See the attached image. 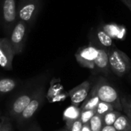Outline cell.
<instances>
[{
	"label": "cell",
	"instance_id": "obj_7",
	"mask_svg": "<svg viewBox=\"0 0 131 131\" xmlns=\"http://www.w3.org/2000/svg\"><path fill=\"white\" fill-rule=\"evenodd\" d=\"M0 17L3 28L8 37L18 21L16 0H0Z\"/></svg>",
	"mask_w": 131,
	"mask_h": 131
},
{
	"label": "cell",
	"instance_id": "obj_2",
	"mask_svg": "<svg viewBox=\"0 0 131 131\" xmlns=\"http://www.w3.org/2000/svg\"><path fill=\"white\" fill-rule=\"evenodd\" d=\"M90 92L97 95L101 101L111 104L114 108L123 111L121 97L117 91L104 78H99Z\"/></svg>",
	"mask_w": 131,
	"mask_h": 131
},
{
	"label": "cell",
	"instance_id": "obj_13",
	"mask_svg": "<svg viewBox=\"0 0 131 131\" xmlns=\"http://www.w3.org/2000/svg\"><path fill=\"white\" fill-rule=\"evenodd\" d=\"M95 37L98 42L106 48H109L111 46L113 45V40L111 37L109 35L107 31L104 29L102 26H99L96 29Z\"/></svg>",
	"mask_w": 131,
	"mask_h": 131
},
{
	"label": "cell",
	"instance_id": "obj_15",
	"mask_svg": "<svg viewBox=\"0 0 131 131\" xmlns=\"http://www.w3.org/2000/svg\"><path fill=\"white\" fill-rule=\"evenodd\" d=\"M100 99L99 97L92 94V93H89L88 96L87 97V98L83 101V104L81 105V107H80L81 111H84V110H95L97 104L100 102Z\"/></svg>",
	"mask_w": 131,
	"mask_h": 131
},
{
	"label": "cell",
	"instance_id": "obj_31",
	"mask_svg": "<svg viewBox=\"0 0 131 131\" xmlns=\"http://www.w3.org/2000/svg\"><path fill=\"white\" fill-rule=\"evenodd\" d=\"M130 131H131V130H130Z\"/></svg>",
	"mask_w": 131,
	"mask_h": 131
},
{
	"label": "cell",
	"instance_id": "obj_4",
	"mask_svg": "<svg viewBox=\"0 0 131 131\" xmlns=\"http://www.w3.org/2000/svg\"><path fill=\"white\" fill-rule=\"evenodd\" d=\"M41 7V0H19L17 5V18L25 22L30 29L36 21Z\"/></svg>",
	"mask_w": 131,
	"mask_h": 131
},
{
	"label": "cell",
	"instance_id": "obj_11",
	"mask_svg": "<svg viewBox=\"0 0 131 131\" xmlns=\"http://www.w3.org/2000/svg\"><path fill=\"white\" fill-rule=\"evenodd\" d=\"M98 53L94 61V70L97 72L102 73L104 75H108L111 68L109 64L108 49L102 46L97 41Z\"/></svg>",
	"mask_w": 131,
	"mask_h": 131
},
{
	"label": "cell",
	"instance_id": "obj_1",
	"mask_svg": "<svg viewBox=\"0 0 131 131\" xmlns=\"http://www.w3.org/2000/svg\"><path fill=\"white\" fill-rule=\"evenodd\" d=\"M51 72L46 71L27 80L18 92L13 97L8 105V116L10 118L17 120L25 108L28 105L35 94L40 84L47 78H50Z\"/></svg>",
	"mask_w": 131,
	"mask_h": 131
},
{
	"label": "cell",
	"instance_id": "obj_22",
	"mask_svg": "<svg viewBox=\"0 0 131 131\" xmlns=\"http://www.w3.org/2000/svg\"><path fill=\"white\" fill-rule=\"evenodd\" d=\"M121 104H122L123 110L124 111L126 115L128 117V118H129V120H130L131 124V110L130 108V107H129L127 99L125 97H121Z\"/></svg>",
	"mask_w": 131,
	"mask_h": 131
},
{
	"label": "cell",
	"instance_id": "obj_29",
	"mask_svg": "<svg viewBox=\"0 0 131 131\" xmlns=\"http://www.w3.org/2000/svg\"><path fill=\"white\" fill-rule=\"evenodd\" d=\"M54 131H68L65 128H64V129H60V130H54Z\"/></svg>",
	"mask_w": 131,
	"mask_h": 131
},
{
	"label": "cell",
	"instance_id": "obj_23",
	"mask_svg": "<svg viewBox=\"0 0 131 131\" xmlns=\"http://www.w3.org/2000/svg\"><path fill=\"white\" fill-rule=\"evenodd\" d=\"M0 131H13V127H12L10 118L6 121V123L5 124V125L3 126V127Z\"/></svg>",
	"mask_w": 131,
	"mask_h": 131
},
{
	"label": "cell",
	"instance_id": "obj_5",
	"mask_svg": "<svg viewBox=\"0 0 131 131\" xmlns=\"http://www.w3.org/2000/svg\"><path fill=\"white\" fill-rule=\"evenodd\" d=\"M111 71L117 77H124L131 70V60L122 51L117 48L108 49Z\"/></svg>",
	"mask_w": 131,
	"mask_h": 131
},
{
	"label": "cell",
	"instance_id": "obj_9",
	"mask_svg": "<svg viewBox=\"0 0 131 131\" xmlns=\"http://www.w3.org/2000/svg\"><path fill=\"white\" fill-rule=\"evenodd\" d=\"M15 56L8 37L0 38V67L6 71L13 68V59Z\"/></svg>",
	"mask_w": 131,
	"mask_h": 131
},
{
	"label": "cell",
	"instance_id": "obj_30",
	"mask_svg": "<svg viewBox=\"0 0 131 131\" xmlns=\"http://www.w3.org/2000/svg\"><path fill=\"white\" fill-rule=\"evenodd\" d=\"M128 104H129V107H130V108L131 110V101H128Z\"/></svg>",
	"mask_w": 131,
	"mask_h": 131
},
{
	"label": "cell",
	"instance_id": "obj_28",
	"mask_svg": "<svg viewBox=\"0 0 131 131\" xmlns=\"http://www.w3.org/2000/svg\"><path fill=\"white\" fill-rule=\"evenodd\" d=\"M26 131H41V129L39 128V127H33V128H30L29 130H28Z\"/></svg>",
	"mask_w": 131,
	"mask_h": 131
},
{
	"label": "cell",
	"instance_id": "obj_25",
	"mask_svg": "<svg viewBox=\"0 0 131 131\" xmlns=\"http://www.w3.org/2000/svg\"><path fill=\"white\" fill-rule=\"evenodd\" d=\"M101 131H117L113 125L111 126H107V125H104L102 128Z\"/></svg>",
	"mask_w": 131,
	"mask_h": 131
},
{
	"label": "cell",
	"instance_id": "obj_3",
	"mask_svg": "<svg viewBox=\"0 0 131 131\" xmlns=\"http://www.w3.org/2000/svg\"><path fill=\"white\" fill-rule=\"evenodd\" d=\"M49 81V78L45 79L38 87L35 94L31 99V102L25 108L22 113L16 120L18 126L21 127L27 122H28L35 114V113L40 109V107L43 105L46 96V88L47 84Z\"/></svg>",
	"mask_w": 131,
	"mask_h": 131
},
{
	"label": "cell",
	"instance_id": "obj_26",
	"mask_svg": "<svg viewBox=\"0 0 131 131\" xmlns=\"http://www.w3.org/2000/svg\"><path fill=\"white\" fill-rule=\"evenodd\" d=\"M121 2H123L131 12V0H120Z\"/></svg>",
	"mask_w": 131,
	"mask_h": 131
},
{
	"label": "cell",
	"instance_id": "obj_27",
	"mask_svg": "<svg viewBox=\"0 0 131 131\" xmlns=\"http://www.w3.org/2000/svg\"><path fill=\"white\" fill-rule=\"evenodd\" d=\"M81 131H91V127H90V125H89V123H87V124H83L82 130Z\"/></svg>",
	"mask_w": 131,
	"mask_h": 131
},
{
	"label": "cell",
	"instance_id": "obj_12",
	"mask_svg": "<svg viewBox=\"0 0 131 131\" xmlns=\"http://www.w3.org/2000/svg\"><path fill=\"white\" fill-rule=\"evenodd\" d=\"M19 84L20 81L15 78L0 76V97L8 94L15 91Z\"/></svg>",
	"mask_w": 131,
	"mask_h": 131
},
{
	"label": "cell",
	"instance_id": "obj_24",
	"mask_svg": "<svg viewBox=\"0 0 131 131\" xmlns=\"http://www.w3.org/2000/svg\"><path fill=\"white\" fill-rule=\"evenodd\" d=\"M9 119V117H6V116H2L0 117V130H2V128L3 127V126L5 125V124L6 123V121Z\"/></svg>",
	"mask_w": 131,
	"mask_h": 131
},
{
	"label": "cell",
	"instance_id": "obj_16",
	"mask_svg": "<svg viewBox=\"0 0 131 131\" xmlns=\"http://www.w3.org/2000/svg\"><path fill=\"white\" fill-rule=\"evenodd\" d=\"M113 126L117 131H130L131 130L130 121L127 115L121 114Z\"/></svg>",
	"mask_w": 131,
	"mask_h": 131
},
{
	"label": "cell",
	"instance_id": "obj_10",
	"mask_svg": "<svg viewBox=\"0 0 131 131\" xmlns=\"http://www.w3.org/2000/svg\"><path fill=\"white\" fill-rule=\"evenodd\" d=\"M92 88L91 81L88 80L68 91V94L71 98V104L78 107L88 96Z\"/></svg>",
	"mask_w": 131,
	"mask_h": 131
},
{
	"label": "cell",
	"instance_id": "obj_8",
	"mask_svg": "<svg viewBox=\"0 0 131 131\" xmlns=\"http://www.w3.org/2000/svg\"><path fill=\"white\" fill-rule=\"evenodd\" d=\"M28 30L27 25L20 20L17 21L12 30L8 38L15 55H18L22 53L25 45Z\"/></svg>",
	"mask_w": 131,
	"mask_h": 131
},
{
	"label": "cell",
	"instance_id": "obj_19",
	"mask_svg": "<svg viewBox=\"0 0 131 131\" xmlns=\"http://www.w3.org/2000/svg\"><path fill=\"white\" fill-rule=\"evenodd\" d=\"M121 112L117 111H111L110 112H108L107 114H106L104 117H103V120H104V124L107 125V126H111L114 125V122L116 121V120L117 119V117L121 115Z\"/></svg>",
	"mask_w": 131,
	"mask_h": 131
},
{
	"label": "cell",
	"instance_id": "obj_18",
	"mask_svg": "<svg viewBox=\"0 0 131 131\" xmlns=\"http://www.w3.org/2000/svg\"><path fill=\"white\" fill-rule=\"evenodd\" d=\"M114 107L111 104H108V103H106L104 101H100L95 109V113L100 116L104 117L108 112L114 111Z\"/></svg>",
	"mask_w": 131,
	"mask_h": 131
},
{
	"label": "cell",
	"instance_id": "obj_21",
	"mask_svg": "<svg viewBox=\"0 0 131 131\" xmlns=\"http://www.w3.org/2000/svg\"><path fill=\"white\" fill-rule=\"evenodd\" d=\"M95 114V110H81V115H80V120L81 121L82 124H87L89 123L90 120L92 118V117Z\"/></svg>",
	"mask_w": 131,
	"mask_h": 131
},
{
	"label": "cell",
	"instance_id": "obj_14",
	"mask_svg": "<svg viewBox=\"0 0 131 131\" xmlns=\"http://www.w3.org/2000/svg\"><path fill=\"white\" fill-rule=\"evenodd\" d=\"M81 115V108L71 104L65 109L63 113V120L65 123L73 122L80 118Z\"/></svg>",
	"mask_w": 131,
	"mask_h": 131
},
{
	"label": "cell",
	"instance_id": "obj_17",
	"mask_svg": "<svg viewBox=\"0 0 131 131\" xmlns=\"http://www.w3.org/2000/svg\"><path fill=\"white\" fill-rule=\"evenodd\" d=\"M89 125L91 131H101L103 127L104 126L103 117L95 113V114L90 120Z\"/></svg>",
	"mask_w": 131,
	"mask_h": 131
},
{
	"label": "cell",
	"instance_id": "obj_6",
	"mask_svg": "<svg viewBox=\"0 0 131 131\" xmlns=\"http://www.w3.org/2000/svg\"><path fill=\"white\" fill-rule=\"evenodd\" d=\"M98 53L97 41L94 36H91L90 43L87 46L81 47L75 54L78 64L86 68L94 70V61Z\"/></svg>",
	"mask_w": 131,
	"mask_h": 131
},
{
	"label": "cell",
	"instance_id": "obj_20",
	"mask_svg": "<svg viewBox=\"0 0 131 131\" xmlns=\"http://www.w3.org/2000/svg\"><path fill=\"white\" fill-rule=\"evenodd\" d=\"M65 129L68 131H81L82 130V127H83V124L81 122V121L79 119L73 121V122H70V123H65Z\"/></svg>",
	"mask_w": 131,
	"mask_h": 131
}]
</instances>
